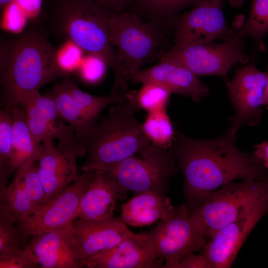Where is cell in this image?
Returning a JSON list of instances; mask_svg holds the SVG:
<instances>
[{"label": "cell", "mask_w": 268, "mask_h": 268, "mask_svg": "<svg viewBox=\"0 0 268 268\" xmlns=\"http://www.w3.org/2000/svg\"><path fill=\"white\" fill-rule=\"evenodd\" d=\"M236 138L227 130L210 139L194 138L176 132L171 148L184 177L185 204L190 210L235 180L268 177V169L260 158L240 149Z\"/></svg>", "instance_id": "1"}, {"label": "cell", "mask_w": 268, "mask_h": 268, "mask_svg": "<svg viewBox=\"0 0 268 268\" xmlns=\"http://www.w3.org/2000/svg\"><path fill=\"white\" fill-rule=\"evenodd\" d=\"M57 50L42 30L4 39L0 46V105L8 111L22 97L65 76Z\"/></svg>", "instance_id": "2"}, {"label": "cell", "mask_w": 268, "mask_h": 268, "mask_svg": "<svg viewBox=\"0 0 268 268\" xmlns=\"http://www.w3.org/2000/svg\"><path fill=\"white\" fill-rule=\"evenodd\" d=\"M51 27L56 34L88 55L104 61L112 69L114 81L112 93L128 92L127 80L110 38L111 11L91 0H50Z\"/></svg>", "instance_id": "3"}, {"label": "cell", "mask_w": 268, "mask_h": 268, "mask_svg": "<svg viewBox=\"0 0 268 268\" xmlns=\"http://www.w3.org/2000/svg\"><path fill=\"white\" fill-rule=\"evenodd\" d=\"M137 111L127 102L111 106L84 140L87 158L83 171H107L151 144L135 117Z\"/></svg>", "instance_id": "4"}, {"label": "cell", "mask_w": 268, "mask_h": 268, "mask_svg": "<svg viewBox=\"0 0 268 268\" xmlns=\"http://www.w3.org/2000/svg\"><path fill=\"white\" fill-rule=\"evenodd\" d=\"M139 153L140 157L131 156L103 171L117 190L120 200L130 191L166 195L170 181L178 172L171 147L162 148L151 143Z\"/></svg>", "instance_id": "5"}, {"label": "cell", "mask_w": 268, "mask_h": 268, "mask_svg": "<svg viewBox=\"0 0 268 268\" xmlns=\"http://www.w3.org/2000/svg\"><path fill=\"white\" fill-rule=\"evenodd\" d=\"M108 25L111 42L129 81L147 62L156 57L160 60L164 36L157 23L124 10L111 11Z\"/></svg>", "instance_id": "6"}, {"label": "cell", "mask_w": 268, "mask_h": 268, "mask_svg": "<svg viewBox=\"0 0 268 268\" xmlns=\"http://www.w3.org/2000/svg\"><path fill=\"white\" fill-rule=\"evenodd\" d=\"M156 259L165 260L161 268H174L185 255L201 251L207 243L204 227L185 203L148 233Z\"/></svg>", "instance_id": "7"}, {"label": "cell", "mask_w": 268, "mask_h": 268, "mask_svg": "<svg viewBox=\"0 0 268 268\" xmlns=\"http://www.w3.org/2000/svg\"><path fill=\"white\" fill-rule=\"evenodd\" d=\"M245 39L235 31L220 44H174L160 58L172 60L196 76L224 77L235 64H245L249 62V57L244 50Z\"/></svg>", "instance_id": "8"}, {"label": "cell", "mask_w": 268, "mask_h": 268, "mask_svg": "<svg viewBox=\"0 0 268 268\" xmlns=\"http://www.w3.org/2000/svg\"><path fill=\"white\" fill-rule=\"evenodd\" d=\"M268 194V177L231 182L216 190L190 210L203 225L209 240L219 229L233 221L242 210Z\"/></svg>", "instance_id": "9"}, {"label": "cell", "mask_w": 268, "mask_h": 268, "mask_svg": "<svg viewBox=\"0 0 268 268\" xmlns=\"http://www.w3.org/2000/svg\"><path fill=\"white\" fill-rule=\"evenodd\" d=\"M96 171H83L63 191L33 214L17 222L16 227L23 242L28 237L72 223L76 219L80 200Z\"/></svg>", "instance_id": "10"}, {"label": "cell", "mask_w": 268, "mask_h": 268, "mask_svg": "<svg viewBox=\"0 0 268 268\" xmlns=\"http://www.w3.org/2000/svg\"><path fill=\"white\" fill-rule=\"evenodd\" d=\"M19 104L36 143L57 139L59 141L57 148L63 153L77 157L86 153L78 144L73 129L66 125L49 94L43 95L39 91H34L23 96Z\"/></svg>", "instance_id": "11"}, {"label": "cell", "mask_w": 268, "mask_h": 268, "mask_svg": "<svg viewBox=\"0 0 268 268\" xmlns=\"http://www.w3.org/2000/svg\"><path fill=\"white\" fill-rule=\"evenodd\" d=\"M268 212V194L253 201L232 222L218 230L201 251L210 268L231 267L247 237Z\"/></svg>", "instance_id": "12"}, {"label": "cell", "mask_w": 268, "mask_h": 268, "mask_svg": "<svg viewBox=\"0 0 268 268\" xmlns=\"http://www.w3.org/2000/svg\"><path fill=\"white\" fill-rule=\"evenodd\" d=\"M255 61L239 69L226 82L235 116L227 131L236 136L244 124L257 126L261 121L267 84L266 72L258 69Z\"/></svg>", "instance_id": "13"}, {"label": "cell", "mask_w": 268, "mask_h": 268, "mask_svg": "<svg viewBox=\"0 0 268 268\" xmlns=\"http://www.w3.org/2000/svg\"><path fill=\"white\" fill-rule=\"evenodd\" d=\"M224 0H199L175 19V44H203L225 40L235 32L223 12Z\"/></svg>", "instance_id": "14"}, {"label": "cell", "mask_w": 268, "mask_h": 268, "mask_svg": "<svg viewBox=\"0 0 268 268\" xmlns=\"http://www.w3.org/2000/svg\"><path fill=\"white\" fill-rule=\"evenodd\" d=\"M73 222L62 228L31 237L24 245L39 268H81Z\"/></svg>", "instance_id": "15"}, {"label": "cell", "mask_w": 268, "mask_h": 268, "mask_svg": "<svg viewBox=\"0 0 268 268\" xmlns=\"http://www.w3.org/2000/svg\"><path fill=\"white\" fill-rule=\"evenodd\" d=\"M36 162L29 161L18 168L12 181L0 194V206L8 211L15 223L45 203Z\"/></svg>", "instance_id": "16"}, {"label": "cell", "mask_w": 268, "mask_h": 268, "mask_svg": "<svg viewBox=\"0 0 268 268\" xmlns=\"http://www.w3.org/2000/svg\"><path fill=\"white\" fill-rule=\"evenodd\" d=\"M197 76L178 63L161 58L156 65L141 68L132 75L129 81L141 84L155 83L165 87L172 93L183 95L199 102L208 95L209 89Z\"/></svg>", "instance_id": "17"}, {"label": "cell", "mask_w": 268, "mask_h": 268, "mask_svg": "<svg viewBox=\"0 0 268 268\" xmlns=\"http://www.w3.org/2000/svg\"><path fill=\"white\" fill-rule=\"evenodd\" d=\"M162 261L156 259L148 233L132 232L117 245L85 261L83 268H161Z\"/></svg>", "instance_id": "18"}, {"label": "cell", "mask_w": 268, "mask_h": 268, "mask_svg": "<svg viewBox=\"0 0 268 268\" xmlns=\"http://www.w3.org/2000/svg\"><path fill=\"white\" fill-rule=\"evenodd\" d=\"M73 225L82 268L85 261L113 248L132 232L126 223L114 218L101 221L79 218Z\"/></svg>", "instance_id": "19"}, {"label": "cell", "mask_w": 268, "mask_h": 268, "mask_svg": "<svg viewBox=\"0 0 268 268\" xmlns=\"http://www.w3.org/2000/svg\"><path fill=\"white\" fill-rule=\"evenodd\" d=\"M44 150L38 160V174L45 195V203L63 191L78 177L77 156L61 152L52 140L43 142Z\"/></svg>", "instance_id": "20"}, {"label": "cell", "mask_w": 268, "mask_h": 268, "mask_svg": "<svg viewBox=\"0 0 268 268\" xmlns=\"http://www.w3.org/2000/svg\"><path fill=\"white\" fill-rule=\"evenodd\" d=\"M118 199L115 187L102 171L97 170L80 200L75 218L91 221L113 218Z\"/></svg>", "instance_id": "21"}, {"label": "cell", "mask_w": 268, "mask_h": 268, "mask_svg": "<svg viewBox=\"0 0 268 268\" xmlns=\"http://www.w3.org/2000/svg\"><path fill=\"white\" fill-rule=\"evenodd\" d=\"M174 208L167 195L150 191L135 193L122 204V221L133 227L149 225L165 219Z\"/></svg>", "instance_id": "22"}, {"label": "cell", "mask_w": 268, "mask_h": 268, "mask_svg": "<svg viewBox=\"0 0 268 268\" xmlns=\"http://www.w3.org/2000/svg\"><path fill=\"white\" fill-rule=\"evenodd\" d=\"M8 111L12 123L13 140L10 164L13 171L27 161H38L43 153L44 146L34 140L27 123L25 112L20 105Z\"/></svg>", "instance_id": "23"}, {"label": "cell", "mask_w": 268, "mask_h": 268, "mask_svg": "<svg viewBox=\"0 0 268 268\" xmlns=\"http://www.w3.org/2000/svg\"><path fill=\"white\" fill-rule=\"evenodd\" d=\"M49 95L62 118L73 129L78 144L86 152L84 140L96 122L81 109L63 81L55 85Z\"/></svg>", "instance_id": "24"}, {"label": "cell", "mask_w": 268, "mask_h": 268, "mask_svg": "<svg viewBox=\"0 0 268 268\" xmlns=\"http://www.w3.org/2000/svg\"><path fill=\"white\" fill-rule=\"evenodd\" d=\"M199 0H134L128 7L141 16L148 17L151 21H175L177 14Z\"/></svg>", "instance_id": "25"}, {"label": "cell", "mask_w": 268, "mask_h": 268, "mask_svg": "<svg viewBox=\"0 0 268 268\" xmlns=\"http://www.w3.org/2000/svg\"><path fill=\"white\" fill-rule=\"evenodd\" d=\"M63 81L81 109L96 122L101 112L107 107L127 101V96L111 93L106 96H95L81 90L71 79L66 78Z\"/></svg>", "instance_id": "26"}, {"label": "cell", "mask_w": 268, "mask_h": 268, "mask_svg": "<svg viewBox=\"0 0 268 268\" xmlns=\"http://www.w3.org/2000/svg\"><path fill=\"white\" fill-rule=\"evenodd\" d=\"M172 93L165 87L152 82L142 84L141 88L136 91L128 92L127 102L147 113L166 109L171 95Z\"/></svg>", "instance_id": "27"}, {"label": "cell", "mask_w": 268, "mask_h": 268, "mask_svg": "<svg viewBox=\"0 0 268 268\" xmlns=\"http://www.w3.org/2000/svg\"><path fill=\"white\" fill-rule=\"evenodd\" d=\"M141 127L151 144L162 148L171 147L176 132L166 109L148 113Z\"/></svg>", "instance_id": "28"}, {"label": "cell", "mask_w": 268, "mask_h": 268, "mask_svg": "<svg viewBox=\"0 0 268 268\" xmlns=\"http://www.w3.org/2000/svg\"><path fill=\"white\" fill-rule=\"evenodd\" d=\"M236 32L241 36H250L260 51L265 50L263 42L268 32V0H253L251 10L247 20Z\"/></svg>", "instance_id": "29"}, {"label": "cell", "mask_w": 268, "mask_h": 268, "mask_svg": "<svg viewBox=\"0 0 268 268\" xmlns=\"http://www.w3.org/2000/svg\"><path fill=\"white\" fill-rule=\"evenodd\" d=\"M14 223L8 211L0 206V253L24 246Z\"/></svg>", "instance_id": "30"}, {"label": "cell", "mask_w": 268, "mask_h": 268, "mask_svg": "<svg viewBox=\"0 0 268 268\" xmlns=\"http://www.w3.org/2000/svg\"><path fill=\"white\" fill-rule=\"evenodd\" d=\"M13 140L12 123L8 111H0V166L10 165Z\"/></svg>", "instance_id": "31"}, {"label": "cell", "mask_w": 268, "mask_h": 268, "mask_svg": "<svg viewBox=\"0 0 268 268\" xmlns=\"http://www.w3.org/2000/svg\"><path fill=\"white\" fill-rule=\"evenodd\" d=\"M39 268L29 252L23 247L0 253V268Z\"/></svg>", "instance_id": "32"}, {"label": "cell", "mask_w": 268, "mask_h": 268, "mask_svg": "<svg viewBox=\"0 0 268 268\" xmlns=\"http://www.w3.org/2000/svg\"><path fill=\"white\" fill-rule=\"evenodd\" d=\"M107 65L99 58L89 55L82 68L83 78L91 83L97 82L105 74Z\"/></svg>", "instance_id": "33"}, {"label": "cell", "mask_w": 268, "mask_h": 268, "mask_svg": "<svg viewBox=\"0 0 268 268\" xmlns=\"http://www.w3.org/2000/svg\"><path fill=\"white\" fill-rule=\"evenodd\" d=\"M193 253L183 256L174 268H210L207 259L202 252L199 255Z\"/></svg>", "instance_id": "34"}, {"label": "cell", "mask_w": 268, "mask_h": 268, "mask_svg": "<svg viewBox=\"0 0 268 268\" xmlns=\"http://www.w3.org/2000/svg\"><path fill=\"white\" fill-rule=\"evenodd\" d=\"M95 3L112 12L125 10L134 0H91Z\"/></svg>", "instance_id": "35"}, {"label": "cell", "mask_w": 268, "mask_h": 268, "mask_svg": "<svg viewBox=\"0 0 268 268\" xmlns=\"http://www.w3.org/2000/svg\"><path fill=\"white\" fill-rule=\"evenodd\" d=\"M254 153L261 160L268 169V141L260 143L254 147Z\"/></svg>", "instance_id": "36"}, {"label": "cell", "mask_w": 268, "mask_h": 268, "mask_svg": "<svg viewBox=\"0 0 268 268\" xmlns=\"http://www.w3.org/2000/svg\"><path fill=\"white\" fill-rule=\"evenodd\" d=\"M267 73V84L264 96V107L268 109V67Z\"/></svg>", "instance_id": "37"}, {"label": "cell", "mask_w": 268, "mask_h": 268, "mask_svg": "<svg viewBox=\"0 0 268 268\" xmlns=\"http://www.w3.org/2000/svg\"><path fill=\"white\" fill-rule=\"evenodd\" d=\"M244 0H228L229 4L233 7H240L243 3Z\"/></svg>", "instance_id": "38"}, {"label": "cell", "mask_w": 268, "mask_h": 268, "mask_svg": "<svg viewBox=\"0 0 268 268\" xmlns=\"http://www.w3.org/2000/svg\"><path fill=\"white\" fill-rule=\"evenodd\" d=\"M15 0H0V9L5 7L6 5L12 3Z\"/></svg>", "instance_id": "39"}]
</instances>
